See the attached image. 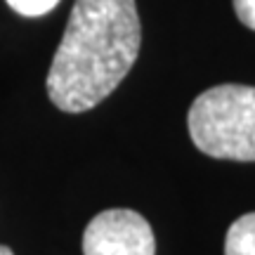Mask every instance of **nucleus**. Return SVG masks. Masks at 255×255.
Masks as SVG:
<instances>
[{"mask_svg": "<svg viewBox=\"0 0 255 255\" xmlns=\"http://www.w3.org/2000/svg\"><path fill=\"white\" fill-rule=\"evenodd\" d=\"M225 255H255V213L232 222L225 239Z\"/></svg>", "mask_w": 255, "mask_h": 255, "instance_id": "obj_4", "label": "nucleus"}, {"mask_svg": "<svg viewBox=\"0 0 255 255\" xmlns=\"http://www.w3.org/2000/svg\"><path fill=\"white\" fill-rule=\"evenodd\" d=\"M0 255H14V253H12L7 246H0Z\"/></svg>", "mask_w": 255, "mask_h": 255, "instance_id": "obj_7", "label": "nucleus"}, {"mask_svg": "<svg viewBox=\"0 0 255 255\" xmlns=\"http://www.w3.org/2000/svg\"><path fill=\"white\" fill-rule=\"evenodd\" d=\"M234 12L244 26L255 31V0H234Z\"/></svg>", "mask_w": 255, "mask_h": 255, "instance_id": "obj_6", "label": "nucleus"}, {"mask_svg": "<svg viewBox=\"0 0 255 255\" xmlns=\"http://www.w3.org/2000/svg\"><path fill=\"white\" fill-rule=\"evenodd\" d=\"M199 151L225 161H255V88L225 83L201 92L187 116Z\"/></svg>", "mask_w": 255, "mask_h": 255, "instance_id": "obj_2", "label": "nucleus"}, {"mask_svg": "<svg viewBox=\"0 0 255 255\" xmlns=\"http://www.w3.org/2000/svg\"><path fill=\"white\" fill-rule=\"evenodd\" d=\"M139 45L135 0H76L47 71V97L66 114L95 109L132 69Z\"/></svg>", "mask_w": 255, "mask_h": 255, "instance_id": "obj_1", "label": "nucleus"}, {"mask_svg": "<svg viewBox=\"0 0 255 255\" xmlns=\"http://www.w3.org/2000/svg\"><path fill=\"white\" fill-rule=\"evenodd\" d=\"M83 255H156L151 225L135 210H104L85 227Z\"/></svg>", "mask_w": 255, "mask_h": 255, "instance_id": "obj_3", "label": "nucleus"}, {"mask_svg": "<svg viewBox=\"0 0 255 255\" xmlns=\"http://www.w3.org/2000/svg\"><path fill=\"white\" fill-rule=\"evenodd\" d=\"M59 0H7V5L24 17H43L57 7Z\"/></svg>", "mask_w": 255, "mask_h": 255, "instance_id": "obj_5", "label": "nucleus"}]
</instances>
